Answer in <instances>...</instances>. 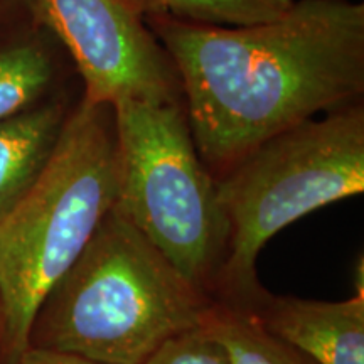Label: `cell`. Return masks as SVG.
I'll use <instances>...</instances> for the list:
<instances>
[{"label": "cell", "mask_w": 364, "mask_h": 364, "mask_svg": "<svg viewBox=\"0 0 364 364\" xmlns=\"http://www.w3.org/2000/svg\"><path fill=\"white\" fill-rule=\"evenodd\" d=\"M6 6H14V7H21L24 9L26 12H29L31 7V0H0V7Z\"/></svg>", "instance_id": "obj_14"}, {"label": "cell", "mask_w": 364, "mask_h": 364, "mask_svg": "<svg viewBox=\"0 0 364 364\" xmlns=\"http://www.w3.org/2000/svg\"><path fill=\"white\" fill-rule=\"evenodd\" d=\"M118 152L115 209L209 292L226 253L216 177L196 149L182 102L113 105Z\"/></svg>", "instance_id": "obj_5"}, {"label": "cell", "mask_w": 364, "mask_h": 364, "mask_svg": "<svg viewBox=\"0 0 364 364\" xmlns=\"http://www.w3.org/2000/svg\"><path fill=\"white\" fill-rule=\"evenodd\" d=\"M29 14L70 54L88 102H182L174 65L129 0H31Z\"/></svg>", "instance_id": "obj_6"}, {"label": "cell", "mask_w": 364, "mask_h": 364, "mask_svg": "<svg viewBox=\"0 0 364 364\" xmlns=\"http://www.w3.org/2000/svg\"><path fill=\"white\" fill-rule=\"evenodd\" d=\"M144 364H231L223 346L204 326L167 341Z\"/></svg>", "instance_id": "obj_12"}, {"label": "cell", "mask_w": 364, "mask_h": 364, "mask_svg": "<svg viewBox=\"0 0 364 364\" xmlns=\"http://www.w3.org/2000/svg\"><path fill=\"white\" fill-rule=\"evenodd\" d=\"M216 191L228 243L215 285L220 300L245 304L260 289L255 263L268 240L364 191L363 103L270 136L216 177Z\"/></svg>", "instance_id": "obj_4"}, {"label": "cell", "mask_w": 364, "mask_h": 364, "mask_svg": "<svg viewBox=\"0 0 364 364\" xmlns=\"http://www.w3.org/2000/svg\"><path fill=\"white\" fill-rule=\"evenodd\" d=\"M144 19L174 17L213 26H252L282 16L294 0H129Z\"/></svg>", "instance_id": "obj_11"}, {"label": "cell", "mask_w": 364, "mask_h": 364, "mask_svg": "<svg viewBox=\"0 0 364 364\" xmlns=\"http://www.w3.org/2000/svg\"><path fill=\"white\" fill-rule=\"evenodd\" d=\"M54 39L44 27L0 41V120L51 98L58 78Z\"/></svg>", "instance_id": "obj_9"}, {"label": "cell", "mask_w": 364, "mask_h": 364, "mask_svg": "<svg viewBox=\"0 0 364 364\" xmlns=\"http://www.w3.org/2000/svg\"><path fill=\"white\" fill-rule=\"evenodd\" d=\"M17 364H103L93 359H86L76 354L48 351V349L27 348Z\"/></svg>", "instance_id": "obj_13"}, {"label": "cell", "mask_w": 364, "mask_h": 364, "mask_svg": "<svg viewBox=\"0 0 364 364\" xmlns=\"http://www.w3.org/2000/svg\"><path fill=\"white\" fill-rule=\"evenodd\" d=\"M247 307L273 336L317 364H364V292L341 302L270 295L258 289Z\"/></svg>", "instance_id": "obj_7"}, {"label": "cell", "mask_w": 364, "mask_h": 364, "mask_svg": "<svg viewBox=\"0 0 364 364\" xmlns=\"http://www.w3.org/2000/svg\"><path fill=\"white\" fill-rule=\"evenodd\" d=\"M215 299L115 208L36 312L29 348L103 364H144L203 326Z\"/></svg>", "instance_id": "obj_2"}, {"label": "cell", "mask_w": 364, "mask_h": 364, "mask_svg": "<svg viewBox=\"0 0 364 364\" xmlns=\"http://www.w3.org/2000/svg\"><path fill=\"white\" fill-rule=\"evenodd\" d=\"M70 112L63 98H48L0 120V225L48 167Z\"/></svg>", "instance_id": "obj_8"}, {"label": "cell", "mask_w": 364, "mask_h": 364, "mask_svg": "<svg viewBox=\"0 0 364 364\" xmlns=\"http://www.w3.org/2000/svg\"><path fill=\"white\" fill-rule=\"evenodd\" d=\"M203 326L223 346L231 364H317L268 332L252 311L238 304L215 300Z\"/></svg>", "instance_id": "obj_10"}, {"label": "cell", "mask_w": 364, "mask_h": 364, "mask_svg": "<svg viewBox=\"0 0 364 364\" xmlns=\"http://www.w3.org/2000/svg\"><path fill=\"white\" fill-rule=\"evenodd\" d=\"M0 341H2V309H0Z\"/></svg>", "instance_id": "obj_15"}, {"label": "cell", "mask_w": 364, "mask_h": 364, "mask_svg": "<svg viewBox=\"0 0 364 364\" xmlns=\"http://www.w3.org/2000/svg\"><path fill=\"white\" fill-rule=\"evenodd\" d=\"M145 22L176 68L196 149L215 177L270 136L361 103V2L294 0L252 26Z\"/></svg>", "instance_id": "obj_1"}, {"label": "cell", "mask_w": 364, "mask_h": 364, "mask_svg": "<svg viewBox=\"0 0 364 364\" xmlns=\"http://www.w3.org/2000/svg\"><path fill=\"white\" fill-rule=\"evenodd\" d=\"M117 198L113 105L81 98L39 181L0 225L4 364H17L29 348L41 302L76 262Z\"/></svg>", "instance_id": "obj_3"}]
</instances>
